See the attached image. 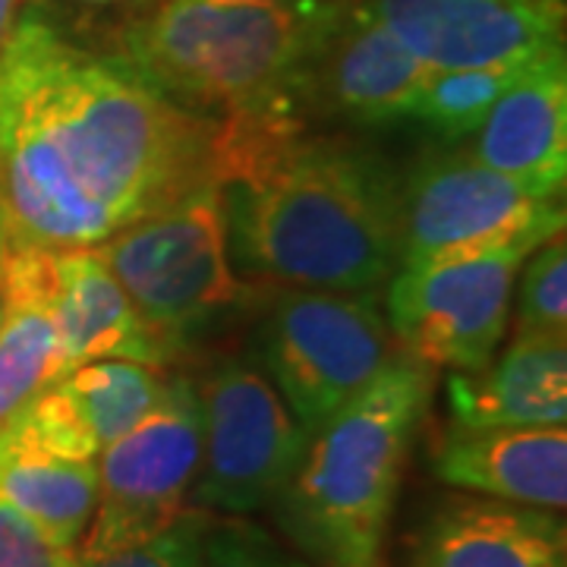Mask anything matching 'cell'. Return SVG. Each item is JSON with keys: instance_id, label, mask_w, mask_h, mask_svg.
I'll use <instances>...</instances> for the list:
<instances>
[{"instance_id": "1", "label": "cell", "mask_w": 567, "mask_h": 567, "mask_svg": "<svg viewBox=\"0 0 567 567\" xmlns=\"http://www.w3.org/2000/svg\"><path fill=\"white\" fill-rule=\"evenodd\" d=\"M221 174V123L117 54L20 13L0 41V221L10 244L102 246Z\"/></svg>"}, {"instance_id": "2", "label": "cell", "mask_w": 567, "mask_h": 567, "mask_svg": "<svg viewBox=\"0 0 567 567\" xmlns=\"http://www.w3.org/2000/svg\"><path fill=\"white\" fill-rule=\"evenodd\" d=\"M218 189L246 284L382 293L401 271L404 174L365 142L221 123Z\"/></svg>"}, {"instance_id": "3", "label": "cell", "mask_w": 567, "mask_h": 567, "mask_svg": "<svg viewBox=\"0 0 567 567\" xmlns=\"http://www.w3.org/2000/svg\"><path fill=\"white\" fill-rule=\"evenodd\" d=\"M338 0H158L117 58L171 102L218 123L306 126L303 73Z\"/></svg>"}, {"instance_id": "4", "label": "cell", "mask_w": 567, "mask_h": 567, "mask_svg": "<svg viewBox=\"0 0 567 567\" xmlns=\"http://www.w3.org/2000/svg\"><path fill=\"white\" fill-rule=\"evenodd\" d=\"M435 369L404 350L309 439L271 502L287 546L312 567H388V536Z\"/></svg>"}, {"instance_id": "5", "label": "cell", "mask_w": 567, "mask_h": 567, "mask_svg": "<svg viewBox=\"0 0 567 567\" xmlns=\"http://www.w3.org/2000/svg\"><path fill=\"white\" fill-rule=\"evenodd\" d=\"M164 365L249 300L227 252L218 183H203L99 246Z\"/></svg>"}, {"instance_id": "6", "label": "cell", "mask_w": 567, "mask_h": 567, "mask_svg": "<svg viewBox=\"0 0 567 567\" xmlns=\"http://www.w3.org/2000/svg\"><path fill=\"white\" fill-rule=\"evenodd\" d=\"M262 290L256 331L262 375L312 439L401 347L388 328L379 293L309 287Z\"/></svg>"}, {"instance_id": "7", "label": "cell", "mask_w": 567, "mask_h": 567, "mask_svg": "<svg viewBox=\"0 0 567 567\" xmlns=\"http://www.w3.org/2000/svg\"><path fill=\"white\" fill-rule=\"evenodd\" d=\"M565 234V196H546L473 162L464 145L429 152L404 177L401 268L507 246L539 249Z\"/></svg>"}, {"instance_id": "8", "label": "cell", "mask_w": 567, "mask_h": 567, "mask_svg": "<svg viewBox=\"0 0 567 567\" xmlns=\"http://www.w3.org/2000/svg\"><path fill=\"white\" fill-rule=\"evenodd\" d=\"M203 404V461L189 505L218 517L268 511L303 457L309 435L262 369L224 357L196 385Z\"/></svg>"}, {"instance_id": "9", "label": "cell", "mask_w": 567, "mask_h": 567, "mask_svg": "<svg viewBox=\"0 0 567 567\" xmlns=\"http://www.w3.org/2000/svg\"><path fill=\"white\" fill-rule=\"evenodd\" d=\"M203 461V404L186 375L164 379L155 406L99 454V502L76 551L133 546L181 514Z\"/></svg>"}, {"instance_id": "10", "label": "cell", "mask_w": 567, "mask_h": 567, "mask_svg": "<svg viewBox=\"0 0 567 567\" xmlns=\"http://www.w3.org/2000/svg\"><path fill=\"white\" fill-rule=\"evenodd\" d=\"M529 252L527 246H507L401 268L385 287V319L398 347L432 369L476 372L492 363Z\"/></svg>"}, {"instance_id": "11", "label": "cell", "mask_w": 567, "mask_h": 567, "mask_svg": "<svg viewBox=\"0 0 567 567\" xmlns=\"http://www.w3.org/2000/svg\"><path fill=\"white\" fill-rule=\"evenodd\" d=\"M435 70L413 58L363 7L338 0L303 73L306 121H344L353 126H391L413 121Z\"/></svg>"}, {"instance_id": "12", "label": "cell", "mask_w": 567, "mask_h": 567, "mask_svg": "<svg viewBox=\"0 0 567 567\" xmlns=\"http://www.w3.org/2000/svg\"><path fill=\"white\" fill-rule=\"evenodd\" d=\"M432 70L520 63L565 48V0H363Z\"/></svg>"}, {"instance_id": "13", "label": "cell", "mask_w": 567, "mask_h": 567, "mask_svg": "<svg viewBox=\"0 0 567 567\" xmlns=\"http://www.w3.org/2000/svg\"><path fill=\"white\" fill-rule=\"evenodd\" d=\"M162 388L158 365L95 360L61 375L3 425L63 457L99 461L155 406Z\"/></svg>"}, {"instance_id": "14", "label": "cell", "mask_w": 567, "mask_h": 567, "mask_svg": "<svg viewBox=\"0 0 567 567\" xmlns=\"http://www.w3.org/2000/svg\"><path fill=\"white\" fill-rule=\"evenodd\" d=\"M406 567H567L561 511L451 495L416 527Z\"/></svg>"}, {"instance_id": "15", "label": "cell", "mask_w": 567, "mask_h": 567, "mask_svg": "<svg viewBox=\"0 0 567 567\" xmlns=\"http://www.w3.org/2000/svg\"><path fill=\"white\" fill-rule=\"evenodd\" d=\"M461 142L473 162L546 196H565L567 181V58L565 48L529 63Z\"/></svg>"}, {"instance_id": "16", "label": "cell", "mask_w": 567, "mask_h": 567, "mask_svg": "<svg viewBox=\"0 0 567 567\" xmlns=\"http://www.w3.org/2000/svg\"><path fill=\"white\" fill-rule=\"evenodd\" d=\"M435 476L470 495L565 511V425H454L435 451Z\"/></svg>"}, {"instance_id": "17", "label": "cell", "mask_w": 567, "mask_h": 567, "mask_svg": "<svg viewBox=\"0 0 567 567\" xmlns=\"http://www.w3.org/2000/svg\"><path fill=\"white\" fill-rule=\"evenodd\" d=\"M48 256L58 379L95 360H133L162 369L158 347L142 328L136 309L104 262L99 246L48 249Z\"/></svg>"}, {"instance_id": "18", "label": "cell", "mask_w": 567, "mask_h": 567, "mask_svg": "<svg viewBox=\"0 0 567 567\" xmlns=\"http://www.w3.org/2000/svg\"><path fill=\"white\" fill-rule=\"evenodd\" d=\"M461 429L567 423V338H514L498 360L447 379Z\"/></svg>"}, {"instance_id": "19", "label": "cell", "mask_w": 567, "mask_h": 567, "mask_svg": "<svg viewBox=\"0 0 567 567\" xmlns=\"http://www.w3.org/2000/svg\"><path fill=\"white\" fill-rule=\"evenodd\" d=\"M58 379L48 249L10 244L0 284V425Z\"/></svg>"}, {"instance_id": "20", "label": "cell", "mask_w": 567, "mask_h": 567, "mask_svg": "<svg viewBox=\"0 0 567 567\" xmlns=\"http://www.w3.org/2000/svg\"><path fill=\"white\" fill-rule=\"evenodd\" d=\"M0 502L20 511L48 543L76 551L99 502V461L63 457L0 425Z\"/></svg>"}, {"instance_id": "21", "label": "cell", "mask_w": 567, "mask_h": 567, "mask_svg": "<svg viewBox=\"0 0 567 567\" xmlns=\"http://www.w3.org/2000/svg\"><path fill=\"white\" fill-rule=\"evenodd\" d=\"M533 61L470 66V70H435V76L420 95L413 121L425 123L445 142H464L466 136L476 133V126L486 121L495 102L520 80V73Z\"/></svg>"}, {"instance_id": "22", "label": "cell", "mask_w": 567, "mask_h": 567, "mask_svg": "<svg viewBox=\"0 0 567 567\" xmlns=\"http://www.w3.org/2000/svg\"><path fill=\"white\" fill-rule=\"evenodd\" d=\"M514 338H567V244L565 234L529 252L517 293Z\"/></svg>"}, {"instance_id": "23", "label": "cell", "mask_w": 567, "mask_h": 567, "mask_svg": "<svg viewBox=\"0 0 567 567\" xmlns=\"http://www.w3.org/2000/svg\"><path fill=\"white\" fill-rule=\"evenodd\" d=\"M215 520H218V514L186 505L155 536L133 543V546L99 551V555L73 551L70 567H199Z\"/></svg>"}, {"instance_id": "24", "label": "cell", "mask_w": 567, "mask_h": 567, "mask_svg": "<svg viewBox=\"0 0 567 567\" xmlns=\"http://www.w3.org/2000/svg\"><path fill=\"white\" fill-rule=\"evenodd\" d=\"M199 567H312L300 551L246 517H218Z\"/></svg>"}, {"instance_id": "25", "label": "cell", "mask_w": 567, "mask_h": 567, "mask_svg": "<svg viewBox=\"0 0 567 567\" xmlns=\"http://www.w3.org/2000/svg\"><path fill=\"white\" fill-rule=\"evenodd\" d=\"M73 551L48 543L20 511L0 502V567H70Z\"/></svg>"}, {"instance_id": "26", "label": "cell", "mask_w": 567, "mask_h": 567, "mask_svg": "<svg viewBox=\"0 0 567 567\" xmlns=\"http://www.w3.org/2000/svg\"><path fill=\"white\" fill-rule=\"evenodd\" d=\"M22 0H0V41L7 39V32L13 29V22L20 20Z\"/></svg>"}, {"instance_id": "27", "label": "cell", "mask_w": 567, "mask_h": 567, "mask_svg": "<svg viewBox=\"0 0 567 567\" xmlns=\"http://www.w3.org/2000/svg\"><path fill=\"white\" fill-rule=\"evenodd\" d=\"M66 3H82V7H117V3H140V0H66Z\"/></svg>"}, {"instance_id": "28", "label": "cell", "mask_w": 567, "mask_h": 567, "mask_svg": "<svg viewBox=\"0 0 567 567\" xmlns=\"http://www.w3.org/2000/svg\"><path fill=\"white\" fill-rule=\"evenodd\" d=\"M3 252H7V230H3V221H0V284H3Z\"/></svg>"}]
</instances>
